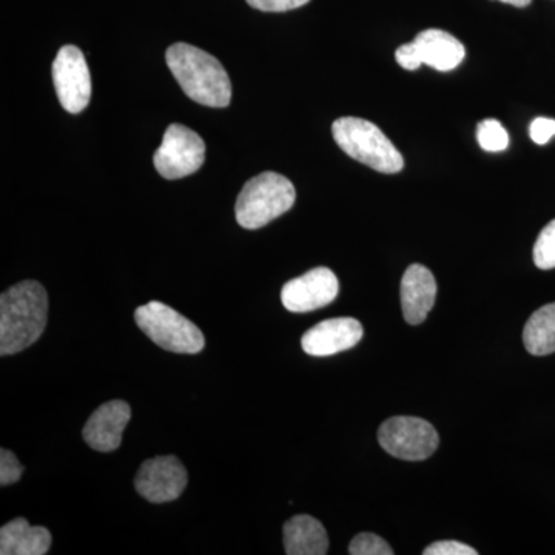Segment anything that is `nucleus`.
Here are the masks:
<instances>
[{"label":"nucleus","instance_id":"obj_1","mask_svg":"<svg viewBox=\"0 0 555 555\" xmlns=\"http://www.w3.org/2000/svg\"><path fill=\"white\" fill-rule=\"evenodd\" d=\"M49 295L38 281L27 280L0 297V356H14L35 345L47 326Z\"/></svg>","mask_w":555,"mask_h":555},{"label":"nucleus","instance_id":"obj_2","mask_svg":"<svg viewBox=\"0 0 555 555\" xmlns=\"http://www.w3.org/2000/svg\"><path fill=\"white\" fill-rule=\"evenodd\" d=\"M166 61L190 100L206 107H228L232 101V83L217 57L198 47L178 42L167 50Z\"/></svg>","mask_w":555,"mask_h":555},{"label":"nucleus","instance_id":"obj_3","mask_svg":"<svg viewBox=\"0 0 555 555\" xmlns=\"http://www.w3.org/2000/svg\"><path fill=\"white\" fill-rule=\"evenodd\" d=\"M332 134L339 149L358 163L379 173L392 175L403 170V156L375 124L346 116L335 120Z\"/></svg>","mask_w":555,"mask_h":555},{"label":"nucleus","instance_id":"obj_4","mask_svg":"<svg viewBox=\"0 0 555 555\" xmlns=\"http://www.w3.org/2000/svg\"><path fill=\"white\" fill-rule=\"evenodd\" d=\"M297 199L294 184L273 171L258 175L246 182L236 201V221L243 229L264 228L294 207Z\"/></svg>","mask_w":555,"mask_h":555},{"label":"nucleus","instance_id":"obj_5","mask_svg":"<svg viewBox=\"0 0 555 555\" xmlns=\"http://www.w3.org/2000/svg\"><path fill=\"white\" fill-rule=\"evenodd\" d=\"M138 327L155 345L173 353L195 356L206 347V338L196 324L159 301H150L134 312Z\"/></svg>","mask_w":555,"mask_h":555},{"label":"nucleus","instance_id":"obj_6","mask_svg":"<svg viewBox=\"0 0 555 555\" xmlns=\"http://www.w3.org/2000/svg\"><path fill=\"white\" fill-rule=\"evenodd\" d=\"M378 441L387 454L406 462H423L440 444L436 427L418 416H392L378 429Z\"/></svg>","mask_w":555,"mask_h":555},{"label":"nucleus","instance_id":"obj_7","mask_svg":"<svg viewBox=\"0 0 555 555\" xmlns=\"http://www.w3.org/2000/svg\"><path fill=\"white\" fill-rule=\"evenodd\" d=\"M206 160V144L196 131L181 124H171L163 144L153 156L156 170L166 179H181L196 173Z\"/></svg>","mask_w":555,"mask_h":555},{"label":"nucleus","instance_id":"obj_8","mask_svg":"<svg viewBox=\"0 0 555 555\" xmlns=\"http://www.w3.org/2000/svg\"><path fill=\"white\" fill-rule=\"evenodd\" d=\"M53 82L65 112L78 115L87 108L91 98V76L86 56L78 47H62L53 62Z\"/></svg>","mask_w":555,"mask_h":555},{"label":"nucleus","instance_id":"obj_9","mask_svg":"<svg viewBox=\"0 0 555 555\" xmlns=\"http://www.w3.org/2000/svg\"><path fill=\"white\" fill-rule=\"evenodd\" d=\"M188 469L173 455L145 460L134 477V488L150 503H169L179 499L188 486Z\"/></svg>","mask_w":555,"mask_h":555},{"label":"nucleus","instance_id":"obj_10","mask_svg":"<svg viewBox=\"0 0 555 555\" xmlns=\"http://www.w3.org/2000/svg\"><path fill=\"white\" fill-rule=\"evenodd\" d=\"M338 292L337 275L331 269L317 268L288 281L281 291V301L288 312L308 313L326 308L338 297Z\"/></svg>","mask_w":555,"mask_h":555},{"label":"nucleus","instance_id":"obj_11","mask_svg":"<svg viewBox=\"0 0 555 555\" xmlns=\"http://www.w3.org/2000/svg\"><path fill=\"white\" fill-rule=\"evenodd\" d=\"M363 334V326L356 318H332L309 328L302 335L301 346L308 356H335L357 346Z\"/></svg>","mask_w":555,"mask_h":555},{"label":"nucleus","instance_id":"obj_12","mask_svg":"<svg viewBox=\"0 0 555 555\" xmlns=\"http://www.w3.org/2000/svg\"><path fill=\"white\" fill-rule=\"evenodd\" d=\"M130 418L129 403L122 400L108 401L91 414L82 429L83 440L94 451H116L122 443V434Z\"/></svg>","mask_w":555,"mask_h":555},{"label":"nucleus","instance_id":"obj_13","mask_svg":"<svg viewBox=\"0 0 555 555\" xmlns=\"http://www.w3.org/2000/svg\"><path fill=\"white\" fill-rule=\"evenodd\" d=\"M437 298V281L422 264L409 266L401 280V309L411 326H418L433 310Z\"/></svg>","mask_w":555,"mask_h":555},{"label":"nucleus","instance_id":"obj_14","mask_svg":"<svg viewBox=\"0 0 555 555\" xmlns=\"http://www.w3.org/2000/svg\"><path fill=\"white\" fill-rule=\"evenodd\" d=\"M412 42L423 65H429L438 72H451L459 67L466 56L465 46L459 39L436 28L420 33Z\"/></svg>","mask_w":555,"mask_h":555},{"label":"nucleus","instance_id":"obj_15","mask_svg":"<svg viewBox=\"0 0 555 555\" xmlns=\"http://www.w3.org/2000/svg\"><path fill=\"white\" fill-rule=\"evenodd\" d=\"M51 546V532L43 526H31L25 518L9 521L0 529V554L46 555Z\"/></svg>","mask_w":555,"mask_h":555},{"label":"nucleus","instance_id":"obj_16","mask_svg":"<svg viewBox=\"0 0 555 555\" xmlns=\"http://www.w3.org/2000/svg\"><path fill=\"white\" fill-rule=\"evenodd\" d=\"M287 555H324L328 553L326 529L310 516H295L283 528Z\"/></svg>","mask_w":555,"mask_h":555},{"label":"nucleus","instance_id":"obj_17","mask_svg":"<svg viewBox=\"0 0 555 555\" xmlns=\"http://www.w3.org/2000/svg\"><path fill=\"white\" fill-rule=\"evenodd\" d=\"M524 345L535 357L555 352V302L535 310L529 318L524 331Z\"/></svg>","mask_w":555,"mask_h":555},{"label":"nucleus","instance_id":"obj_18","mask_svg":"<svg viewBox=\"0 0 555 555\" xmlns=\"http://www.w3.org/2000/svg\"><path fill=\"white\" fill-rule=\"evenodd\" d=\"M477 139L478 144L486 152H503L509 145V134L495 119H486L478 124Z\"/></svg>","mask_w":555,"mask_h":555},{"label":"nucleus","instance_id":"obj_19","mask_svg":"<svg viewBox=\"0 0 555 555\" xmlns=\"http://www.w3.org/2000/svg\"><path fill=\"white\" fill-rule=\"evenodd\" d=\"M532 257H534L537 268L555 269V219L540 232Z\"/></svg>","mask_w":555,"mask_h":555},{"label":"nucleus","instance_id":"obj_20","mask_svg":"<svg viewBox=\"0 0 555 555\" xmlns=\"http://www.w3.org/2000/svg\"><path fill=\"white\" fill-rule=\"evenodd\" d=\"M352 555H393V550L385 540L372 532H361L353 537L349 545Z\"/></svg>","mask_w":555,"mask_h":555},{"label":"nucleus","instance_id":"obj_21","mask_svg":"<svg viewBox=\"0 0 555 555\" xmlns=\"http://www.w3.org/2000/svg\"><path fill=\"white\" fill-rule=\"evenodd\" d=\"M24 467L20 460L9 449L0 451V485L10 486L17 483L22 478Z\"/></svg>","mask_w":555,"mask_h":555},{"label":"nucleus","instance_id":"obj_22","mask_svg":"<svg viewBox=\"0 0 555 555\" xmlns=\"http://www.w3.org/2000/svg\"><path fill=\"white\" fill-rule=\"evenodd\" d=\"M310 0H247L251 9L266 11V13H284L297 10L309 3Z\"/></svg>","mask_w":555,"mask_h":555},{"label":"nucleus","instance_id":"obj_23","mask_svg":"<svg viewBox=\"0 0 555 555\" xmlns=\"http://www.w3.org/2000/svg\"><path fill=\"white\" fill-rule=\"evenodd\" d=\"M425 555H477L474 547L465 545V543L455 542V540H447V542H436L423 551Z\"/></svg>","mask_w":555,"mask_h":555},{"label":"nucleus","instance_id":"obj_24","mask_svg":"<svg viewBox=\"0 0 555 555\" xmlns=\"http://www.w3.org/2000/svg\"><path fill=\"white\" fill-rule=\"evenodd\" d=\"M532 141L539 145H545L555 137V120L550 118H537L529 127Z\"/></svg>","mask_w":555,"mask_h":555},{"label":"nucleus","instance_id":"obj_25","mask_svg":"<svg viewBox=\"0 0 555 555\" xmlns=\"http://www.w3.org/2000/svg\"><path fill=\"white\" fill-rule=\"evenodd\" d=\"M396 60L400 67L409 69V72H414V69H418L423 65L422 60H420L418 51L415 49L414 42H409L406 46H401L400 49L397 50Z\"/></svg>","mask_w":555,"mask_h":555},{"label":"nucleus","instance_id":"obj_26","mask_svg":"<svg viewBox=\"0 0 555 555\" xmlns=\"http://www.w3.org/2000/svg\"><path fill=\"white\" fill-rule=\"evenodd\" d=\"M500 2L507 3V5L517 7V9H525L532 0H500Z\"/></svg>","mask_w":555,"mask_h":555}]
</instances>
